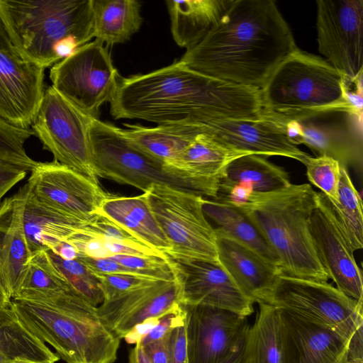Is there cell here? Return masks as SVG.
I'll use <instances>...</instances> for the list:
<instances>
[{
    "instance_id": "obj_1",
    "label": "cell",
    "mask_w": 363,
    "mask_h": 363,
    "mask_svg": "<svg viewBox=\"0 0 363 363\" xmlns=\"http://www.w3.org/2000/svg\"><path fill=\"white\" fill-rule=\"evenodd\" d=\"M110 104L116 120L203 126L262 115L260 90L194 70L179 60L155 71L121 77Z\"/></svg>"
},
{
    "instance_id": "obj_2",
    "label": "cell",
    "mask_w": 363,
    "mask_h": 363,
    "mask_svg": "<svg viewBox=\"0 0 363 363\" xmlns=\"http://www.w3.org/2000/svg\"><path fill=\"white\" fill-rule=\"evenodd\" d=\"M296 48L274 1L233 0L206 35L179 60L203 74L260 90Z\"/></svg>"
},
{
    "instance_id": "obj_3",
    "label": "cell",
    "mask_w": 363,
    "mask_h": 363,
    "mask_svg": "<svg viewBox=\"0 0 363 363\" xmlns=\"http://www.w3.org/2000/svg\"><path fill=\"white\" fill-rule=\"evenodd\" d=\"M18 321L67 363H113L121 339L98 306L72 289L11 299Z\"/></svg>"
},
{
    "instance_id": "obj_4",
    "label": "cell",
    "mask_w": 363,
    "mask_h": 363,
    "mask_svg": "<svg viewBox=\"0 0 363 363\" xmlns=\"http://www.w3.org/2000/svg\"><path fill=\"white\" fill-rule=\"evenodd\" d=\"M234 203L252 220L277 256L280 274L328 281L310 232V219L318 205V192L310 184H291L274 191L250 192Z\"/></svg>"
},
{
    "instance_id": "obj_5",
    "label": "cell",
    "mask_w": 363,
    "mask_h": 363,
    "mask_svg": "<svg viewBox=\"0 0 363 363\" xmlns=\"http://www.w3.org/2000/svg\"><path fill=\"white\" fill-rule=\"evenodd\" d=\"M0 21L20 55L44 69L94 38L92 0H0Z\"/></svg>"
},
{
    "instance_id": "obj_6",
    "label": "cell",
    "mask_w": 363,
    "mask_h": 363,
    "mask_svg": "<svg viewBox=\"0 0 363 363\" xmlns=\"http://www.w3.org/2000/svg\"><path fill=\"white\" fill-rule=\"evenodd\" d=\"M260 93L262 115L274 118L298 120L333 112L353 115L345 77L326 60L298 48L276 67Z\"/></svg>"
},
{
    "instance_id": "obj_7",
    "label": "cell",
    "mask_w": 363,
    "mask_h": 363,
    "mask_svg": "<svg viewBox=\"0 0 363 363\" xmlns=\"http://www.w3.org/2000/svg\"><path fill=\"white\" fill-rule=\"evenodd\" d=\"M90 140L97 177L135 187L145 192L152 185L215 199L217 194L205 183L171 171L133 147L121 131L111 123L93 118Z\"/></svg>"
},
{
    "instance_id": "obj_8",
    "label": "cell",
    "mask_w": 363,
    "mask_h": 363,
    "mask_svg": "<svg viewBox=\"0 0 363 363\" xmlns=\"http://www.w3.org/2000/svg\"><path fill=\"white\" fill-rule=\"evenodd\" d=\"M143 193L171 245L167 257L219 262L215 230L203 210V196L165 185H152Z\"/></svg>"
},
{
    "instance_id": "obj_9",
    "label": "cell",
    "mask_w": 363,
    "mask_h": 363,
    "mask_svg": "<svg viewBox=\"0 0 363 363\" xmlns=\"http://www.w3.org/2000/svg\"><path fill=\"white\" fill-rule=\"evenodd\" d=\"M93 118L48 86L30 129L54 161L99 183L89 135Z\"/></svg>"
},
{
    "instance_id": "obj_10",
    "label": "cell",
    "mask_w": 363,
    "mask_h": 363,
    "mask_svg": "<svg viewBox=\"0 0 363 363\" xmlns=\"http://www.w3.org/2000/svg\"><path fill=\"white\" fill-rule=\"evenodd\" d=\"M261 302L284 309L350 340L363 324L362 303L327 282L279 274Z\"/></svg>"
},
{
    "instance_id": "obj_11",
    "label": "cell",
    "mask_w": 363,
    "mask_h": 363,
    "mask_svg": "<svg viewBox=\"0 0 363 363\" xmlns=\"http://www.w3.org/2000/svg\"><path fill=\"white\" fill-rule=\"evenodd\" d=\"M120 77L108 46L96 39L50 70L51 86L94 118H99L102 104L111 100Z\"/></svg>"
},
{
    "instance_id": "obj_12",
    "label": "cell",
    "mask_w": 363,
    "mask_h": 363,
    "mask_svg": "<svg viewBox=\"0 0 363 363\" xmlns=\"http://www.w3.org/2000/svg\"><path fill=\"white\" fill-rule=\"evenodd\" d=\"M319 52L345 79L363 74V1L318 0Z\"/></svg>"
},
{
    "instance_id": "obj_13",
    "label": "cell",
    "mask_w": 363,
    "mask_h": 363,
    "mask_svg": "<svg viewBox=\"0 0 363 363\" xmlns=\"http://www.w3.org/2000/svg\"><path fill=\"white\" fill-rule=\"evenodd\" d=\"M333 112L298 120H275L295 145L303 144L318 156L337 160L341 167L362 171V118L347 113ZM269 117V116H267Z\"/></svg>"
},
{
    "instance_id": "obj_14",
    "label": "cell",
    "mask_w": 363,
    "mask_h": 363,
    "mask_svg": "<svg viewBox=\"0 0 363 363\" xmlns=\"http://www.w3.org/2000/svg\"><path fill=\"white\" fill-rule=\"evenodd\" d=\"M27 184L40 203L82 222L96 215L108 194L98 182L54 160L38 162Z\"/></svg>"
},
{
    "instance_id": "obj_15",
    "label": "cell",
    "mask_w": 363,
    "mask_h": 363,
    "mask_svg": "<svg viewBox=\"0 0 363 363\" xmlns=\"http://www.w3.org/2000/svg\"><path fill=\"white\" fill-rule=\"evenodd\" d=\"M44 68L26 60L0 21V118L30 128L45 91Z\"/></svg>"
},
{
    "instance_id": "obj_16",
    "label": "cell",
    "mask_w": 363,
    "mask_h": 363,
    "mask_svg": "<svg viewBox=\"0 0 363 363\" xmlns=\"http://www.w3.org/2000/svg\"><path fill=\"white\" fill-rule=\"evenodd\" d=\"M189 363H217L224 359L250 328L245 316L206 306H185Z\"/></svg>"
},
{
    "instance_id": "obj_17",
    "label": "cell",
    "mask_w": 363,
    "mask_h": 363,
    "mask_svg": "<svg viewBox=\"0 0 363 363\" xmlns=\"http://www.w3.org/2000/svg\"><path fill=\"white\" fill-rule=\"evenodd\" d=\"M168 259L181 286L182 305L218 308L245 317L253 313L254 302L219 262Z\"/></svg>"
},
{
    "instance_id": "obj_18",
    "label": "cell",
    "mask_w": 363,
    "mask_h": 363,
    "mask_svg": "<svg viewBox=\"0 0 363 363\" xmlns=\"http://www.w3.org/2000/svg\"><path fill=\"white\" fill-rule=\"evenodd\" d=\"M0 220L20 224L31 254L50 250L79 233L86 222L61 214L40 203L27 183L0 203Z\"/></svg>"
},
{
    "instance_id": "obj_19",
    "label": "cell",
    "mask_w": 363,
    "mask_h": 363,
    "mask_svg": "<svg viewBox=\"0 0 363 363\" xmlns=\"http://www.w3.org/2000/svg\"><path fill=\"white\" fill-rule=\"evenodd\" d=\"M277 309L279 363H346L350 340L288 311Z\"/></svg>"
},
{
    "instance_id": "obj_20",
    "label": "cell",
    "mask_w": 363,
    "mask_h": 363,
    "mask_svg": "<svg viewBox=\"0 0 363 363\" xmlns=\"http://www.w3.org/2000/svg\"><path fill=\"white\" fill-rule=\"evenodd\" d=\"M181 304V286L175 277L172 280H159L117 299L104 301L98 309L122 339Z\"/></svg>"
},
{
    "instance_id": "obj_21",
    "label": "cell",
    "mask_w": 363,
    "mask_h": 363,
    "mask_svg": "<svg viewBox=\"0 0 363 363\" xmlns=\"http://www.w3.org/2000/svg\"><path fill=\"white\" fill-rule=\"evenodd\" d=\"M309 228L317 255L328 278L345 295L363 303L362 274L354 251L318 199Z\"/></svg>"
},
{
    "instance_id": "obj_22",
    "label": "cell",
    "mask_w": 363,
    "mask_h": 363,
    "mask_svg": "<svg viewBox=\"0 0 363 363\" xmlns=\"http://www.w3.org/2000/svg\"><path fill=\"white\" fill-rule=\"evenodd\" d=\"M201 132L233 149L249 154L284 156L303 164L311 157L290 141L276 121L264 115L255 119L212 123L201 126Z\"/></svg>"
},
{
    "instance_id": "obj_23",
    "label": "cell",
    "mask_w": 363,
    "mask_h": 363,
    "mask_svg": "<svg viewBox=\"0 0 363 363\" xmlns=\"http://www.w3.org/2000/svg\"><path fill=\"white\" fill-rule=\"evenodd\" d=\"M220 264L254 303L262 301L272 288L279 269L219 228H214Z\"/></svg>"
},
{
    "instance_id": "obj_24",
    "label": "cell",
    "mask_w": 363,
    "mask_h": 363,
    "mask_svg": "<svg viewBox=\"0 0 363 363\" xmlns=\"http://www.w3.org/2000/svg\"><path fill=\"white\" fill-rule=\"evenodd\" d=\"M289 173L261 155L249 154L228 165L216 198L238 202L250 192L265 193L291 184Z\"/></svg>"
},
{
    "instance_id": "obj_25",
    "label": "cell",
    "mask_w": 363,
    "mask_h": 363,
    "mask_svg": "<svg viewBox=\"0 0 363 363\" xmlns=\"http://www.w3.org/2000/svg\"><path fill=\"white\" fill-rule=\"evenodd\" d=\"M96 214L111 220L141 243L166 256L171 245L147 203L145 193L133 196L108 194Z\"/></svg>"
},
{
    "instance_id": "obj_26",
    "label": "cell",
    "mask_w": 363,
    "mask_h": 363,
    "mask_svg": "<svg viewBox=\"0 0 363 363\" xmlns=\"http://www.w3.org/2000/svg\"><path fill=\"white\" fill-rule=\"evenodd\" d=\"M245 155L249 153L233 149L208 134L199 133L170 170L205 183L218 194L228 165Z\"/></svg>"
},
{
    "instance_id": "obj_27",
    "label": "cell",
    "mask_w": 363,
    "mask_h": 363,
    "mask_svg": "<svg viewBox=\"0 0 363 363\" xmlns=\"http://www.w3.org/2000/svg\"><path fill=\"white\" fill-rule=\"evenodd\" d=\"M123 125L125 128H121V131L133 147L169 170L187 146L201 133L199 127L192 125Z\"/></svg>"
},
{
    "instance_id": "obj_28",
    "label": "cell",
    "mask_w": 363,
    "mask_h": 363,
    "mask_svg": "<svg viewBox=\"0 0 363 363\" xmlns=\"http://www.w3.org/2000/svg\"><path fill=\"white\" fill-rule=\"evenodd\" d=\"M233 0L166 1L174 40L181 48L197 45L217 23Z\"/></svg>"
},
{
    "instance_id": "obj_29",
    "label": "cell",
    "mask_w": 363,
    "mask_h": 363,
    "mask_svg": "<svg viewBox=\"0 0 363 363\" xmlns=\"http://www.w3.org/2000/svg\"><path fill=\"white\" fill-rule=\"evenodd\" d=\"M203 210L205 216L216 224L217 228L245 245L279 269L277 256L239 205L225 199L204 198Z\"/></svg>"
},
{
    "instance_id": "obj_30",
    "label": "cell",
    "mask_w": 363,
    "mask_h": 363,
    "mask_svg": "<svg viewBox=\"0 0 363 363\" xmlns=\"http://www.w3.org/2000/svg\"><path fill=\"white\" fill-rule=\"evenodd\" d=\"M92 11L94 38L106 46L129 40L143 21L135 0H92Z\"/></svg>"
},
{
    "instance_id": "obj_31",
    "label": "cell",
    "mask_w": 363,
    "mask_h": 363,
    "mask_svg": "<svg viewBox=\"0 0 363 363\" xmlns=\"http://www.w3.org/2000/svg\"><path fill=\"white\" fill-rule=\"evenodd\" d=\"M337 203L323 192H318V201L330 214L353 251L363 247V211L361 196L355 189L347 169L341 167Z\"/></svg>"
},
{
    "instance_id": "obj_32",
    "label": "cell",
    "mask_w": 363,
    "mask_h": 363,
    "mask_svg": "<svg viewBox=\"0 0 363 363\" xmlns=\"http://www.w3.org/2000/svg\"><path fill=\"white\" fill-rule=\"evenodd\" d=\"M256 320L247 333L244 363H279L281 343L278 309L259 302Z\"/></svg>"
},
{
    "instance_id": "obj_33",
    "label": "cell",
    "mask_w": 363,
    "mask_h": 363,
    "mask_svg": "<svg viewBox=\"0 0 363 363\" xmlns=\"http://www.w3.org/2000/svg\"><path fill=\"white\" fill-rule=\"evenodd\" d=\"M59 359L16 316L0 330V363H55Z\"/></svg>"
},
{
    "instance_id": "obj_34",
    "label": "cell",
    "mask_w": 363,
    "mask_h": 363,
    "mask_svg": "<svg viewBox=\"0 0 363 363\" xmlns=\"http://www.w3.org/2000/svg\"><path fill=\"white\" fill-rule=\"evenodd\" d=\"M0 235L4 274L12 299L21 288L32 254L18 223L0 220Z\"/></svg>"
},
{
    "instance_id": "obj_35",
    "label": "cell",
    "mask_w": 363,
    "mask_h": 363,
    "mask_svg": "<svg viewBox=\"0 0 363 363\" xmlns=\"http://www.w3.org/2000/svg\"><path fill=\"white\" fill-rule=\"evenodd\" d=\"M69 289H72L54 264L48 252L43 250L31 255L21 288L12 299L46 295Z\"/></svg>"
},
{
    "instance_id": "obj_36",
    "label": "cell",
    "mask_w": 363,
    "mask_h": 363,
    "mask_svg": "<svg viewBox=\"0 0 363 363\" xmlns=\"http://www.w3.org/2000/svg\"><path fill=\"white\" fill-rule=\"evenodd\" d=\"M48 254L57 269L77 294L99 306L104 302V296L96 277L77 259L65 260L51 251Z\"/></svg>"
},
{
    "instance_id": "obj_37",
    "label": "cell",
    "mask_w": 363,
    "mask_h": 363,
    "mask_svg": "<svg viewBox=\"0 0 363 363\" xmlns=\"http://www.w3.org/2000/svg\"><path fill=\"white\" fill-rule=\"evenodd\" d=\"M304 165L311 183L320 189L333 203H337L341 174L340 163L328 156H317L310 157Z\"/></svg>"
},
{
    "instance_id": "obj_38",
    "label": "cell",
    "mask_w": 363,
    "mask_h": 363,
    "mask_svg": "<svg viewBox=\"0 0 363 363\" xmlns=\"http://www.w3.org/2000/svg\"><path fill=\"white\" fill-rule=\"evenodd\" d=\"M108 258L152 279L169 281L175 277L169 259L167 257L115 255Z\"/></svg>"
},
{
    "instance_id": "obj_39",
    "label": "cell",
    "mask_w": 363,
    "mask_h": 363,
    "mask_svg": "<svg viewBox=\"0 0 363 363\" xmlns=\"http://www.w3.org/2000/svg\"><path fill=\"white\" fill-rule=\"evenodd\" d=\"M80 232L86 236L99 238L106 242L123 244L140 249H151L111 220L98 214L86 221Z\"/></svg>"
},
{
    "instance_id": "obj_40",
    "label": "cell",
    "mask_w": 363,
    "mask_h": 363,
    "mask_svg": "<svg viewBox=\"0 0 363 363\" xmlns=\"http://www.w3.org/2000/svg\"><path fill=\"white\" fill-rule=\"evenodd\" d=\"M104 296V301L121 298L157 281L148 277L128 274L95 275Z\"/></svg>"
},
{
    "instance_id": "obj_41",
    "label": "cell",
    "mask_w": 363,
    "mask_h": 363,
    "mask_svg": "<svg viewBox=\"0 0 363 363\" xmlns=\"http://www.w3.org/2000/svg\"><path fill=\"white\" fill-rule=\"evenodd\" d=\"M186 321V311L182 304L175 307L160 317L156 323L136 343L144 346L147 343L157 340L169 333L173 329L181 326Z\"/></svg>"
},
{
    "instance_id": "obj_42",
    "label": "cell",
    "mask_w": 363,
    "mask_h": 363,
    "mask_svg": "<svg viewBox=\"0 0 363 363\" xmlns=\"http://www.w3.org/2000/svg\"><path fill=\"white\" fill-rule=\"evenodd\" d=\"M76 259L82 262L94 275L128 274L144 277L110 258H93L79 255Z\"/></svg>"
},
{
    "instance_id": "obj_43",
    "label": "cell",
    "mask_w": 363,
    "mask_h": 363,
    "mask_svg": "<svg viewBox=\"0 0 363 363\" xmlns=\"http://www.w3.org/2000/svg\"><path fill=\"white\" fill-rule=\"evenodd\" d=\"M27 172L9 162L0 160V203L4 196L26 176Z\"/></svg>"
},
{
    "instance_id": "obj_44",
    "label": "cell",
    "mask_w": 363,
    "mask_h": 363,
    "mask_svg": "<svg viewBox=\"0 0 363 363\" xmlns=\"http://www.w3.org/2000/svg\"><path fill=\"white\" fill-rule=\"evenodd\" d=\"M169 346V363H189L185 323L170 332Z\"/></svg>"
},
{
    "instance_id": "obj_45",
    "label": "cell",
    "mask_w": 363,
    "mask_h": 363,
    "mask_svg": "<svg viewBox=\"0 0 363 363\" xmlns=\"http://www.w3.org/2000/svg\"><path fill=\"white\" fill-rule=\"evenodd\" d=\"M170 333L163 337L142 346L152 363H169Z\"/></svg>"
},
{
    "instance_id": "obj_46",
    "label": "cell",
    "mask_w": 363,
    "mask_h": 363,
    "mask_svg": "<svg viewBox=\"0 0 363 363\" xmlns=\"http://www.w3.org/2000/svg\"><path fill=\"white\" fill-rule=\"evenodd\" d=\"M346 363H363V324L357 328L350 339Z\"/></svg>"
},
{
    "instance_id": "obj_47",
    "label": "cell",
    "mask_w": 363,
    "mask_h": 363,
    "mask_svg": "<svg viewBox=\"0 0 363 363\" xmlns=\"http://www.w3.org/2000/svg\"><path fill=\"white\" fill-rule=\"evenodd\" d=\"M60 258L65 260L76 259L79 256L77 249L68 242L63 241L57 244L50 250Z\"/></svg>"
},
{
    "instance_id": "obj_48",
    "label": "cell",
    "mask_w": 363,
    "mask_h": 363,
    "mask_svg": "<svg viewBox=\"0 0 363 363\" xmlns=\"http://www.w3.org/2000/svg\"><path fill=\"white\" fill-rule=\"evenodd\" d=\"M247 335V333L224 359L217 363H244L245 347Z\"/></svg>"
},
{
    "instance_id": "obj_49",
    "label": "cell",
    "mask_w": 363,
    "mask_h": 363,
    "mask_svg": "<svg viewBox=\"0 0 363 363\" xmlns=\"http://www.w3.org/2000/svg\"><path fill=\"white\" fill-rule=\"evenodd\" d=\"M11 298L9 294L3 269L0 247V308L10 306Z\"/></svg>"
},
{
    "instance_id": "obj_50",
    "label": "cell",
    "mask_w": 363,
    "mask_h": 363,
    "mask_svg": "<svg viewBox=\"0 0 363 363\" xmlns=\"http://www.w3.org/2000/svg\"><path fill=\"white\" fill-rule=\"evenodd\" d=\"M129 363H152L146 355L143 347L135 343V346L129 353Z\"/></svg>"
},
{
    "instance_id": "obj_51",
    "label": "cell",
    "mask_w": 363,
    "mask_h": 363,
    "mask_svg": "<svg viewBox=\"0 0 363 363\" xmlns=\"http://www.w3.org/2000/svg\"><path fill=\"white\" fill-rule=\"evenodd\" d=\"M16 318L11 305L7 307L0 308V330L8 323Z\"/></svg>"
},
{
    "instance_id": "obj_52",
    "label": "cell",
    "mask_w": 363,
    "mask_h": 363,
    "mask_svg": "<svg viewBox=\"0 0 363 363\" xmlns=\"http://www.w3.org/2000/svg\"><path fill=\"white\" fill-rule=\"evenodd\" d=\"M18 363H32V362H18Z\"/></svg>"
}]
</instances>
